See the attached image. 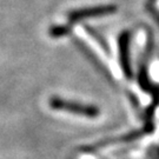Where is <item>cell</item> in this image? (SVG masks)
Returning <instances> with one entry per match:
<instances>
[{
  "instance_id": "1",
  "label": "cell",
  "mask_w": 159,
  "mask_h": 159,
  "mask_svg": "<svg viewBox=\"0 0 159 159\" xmlns=\"http://www.w3.org/2000/svg\"><path fill=\"white\" fill-rule=\"evenodd\" d=\"M50 106L57 111H66L81 117H86V118H96L99 116V108L96 106L65 100L63 98H58V97H53L50 99Z\"/></svg>"
},
{
  "instance_id": "2",
  "label": "cell",
  "mask_w": 159,
  "mask_h": 159,
  "mask_svg": "<svg viewBox=\"0 0 159 159\" xmlns=\"http://www.w3.org/2000/svg\"><path fill=\"white\" fill-rule=\"evenodd\" d=\"M117 12V6L116 5H100L94 6V7H89V8H81V10H75L68 13V21L71 24L78 23L80 20H85L87 18L93 17H102V16H108L113 14Z\"/></svg>"
},
{
  "instance_id": "3",
  "label": "cell",
  "mask_w": 159,
  "mask_h": 159,
  "mask_svg": "<svg viewBox=\"0 0 159 159\" xmlns=\"http://www.w3.org/2000/svg\"><path fill=\"white\" fill-rule=\"evenodd\" d=\"M130 38L131 34L129 31L121 32L118 38V46H119V63L123 73L127 78L132 77V70L130 63Z\"/></svg>"
},
{
  "instance_id": "4",
  "label": "cell",
  "mask_w": 159,
  "mask_h": 159,
  "mask_svg": "<svg viewBox=\"0 0 159 159\" xmlns=\"http://www.w3.org/2000/svg\"><path fill=\"white\" fill-rule=\"evenodd\" d=\"M71 32V29L68 27V26H63V25H60V26H52L50 31H48V34L53 37V38H60V37H64V35H66Z\"/></svg>"
},
{
  "instance_id": "5",
  "label": "cell",
  "mask_w": 159,
  "mask_h": 159,
  "mask_svg": "<svg viewBox=\"0 0 159 159\" xmlns=\"http://www.w3.org/2000/svg\"><path fill=\"white\" fill-rule=\"evenodd\" d=\"M144 66H145V65H144ZM144 66H142V68H140V72H139L138 79H139V84H140L143 90L148 91V90L151 89V84H150V80H148L146 67H144Z\"/></svg>"
}]
</instances>
